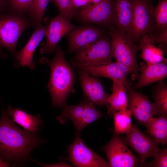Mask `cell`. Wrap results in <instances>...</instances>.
Instances as JSON below:
<instances>
[{"instance_id": "6", "label": "cell", "mask_w": 167, "mask_h": 167, "mask_svg": "<svg viewBox=\"0 0 167 167\" xmlns=\"http://www.w3.org/2000/svg\"><path fill=\"white\" fill-rule=\"evenodd\" d=\"M62 109V113L56 117V119L63 124L68 119H70L75 128L76 135H80L86 126L104 116L86 99L76 105L66 104Z\"/></svg>"}, {"instance_id": "12", "label": "cell", "mask_w": 167, "mask_h": 167, "mask_svg": "<svg viewBox=\"0 0 167 167\" xmlns=\"http://www.w3.org/2000/svg\"><path fill=\"white\" fill-rule=\"evenodd\" d=\"M126 90L128 102V109L138 123L146 127L151 119L158 115L153 104L150 102L148 96L136 91L131 86L126 88Z\"/></svg>"}, {"instance_id": "31", "label": "cell", "mask_w": 167, "mask_h": 167, "mask_svg": "<svg viewBox=\"0 0 167 167\" xmlns=\"http://www.w3.org/2000/svg\"><path fill=\"white\" fill-rule=\"evenodd\" d=\"M149 34L151 41L154 45L158 43H161L166 45L167 30L162 33L158 35H154L152 33H149Z\"/></svg>"}, {"instance_id": "14", "label": "cell", "mask_w": 167, "mask_h": 167, "mask_svg": "<svg viewBox=\"0 0 167 167\" xmlns=\"http://www.w3.org/2000/svg\"><path fill=\"white\" fill-rule=\"evenodd\" d=\"M78 70L85 72L95 77L101 76L111 80L121 82L126 88L131 86L132 83L128 79L131 74L129 70L125 65L116 61L107 64L98 65L73 64Z\"/></svg>"}, {"instance_id": "22", "label": "cell", "mask_w": 167, "mask_h": 167, "mask_svg": "<svg viewBox=\"0 0 167 167\" xmlns=\"http://www.w3.org/2000/svg\"><path fill=\"white\" fill-rule=\"evenodd\" d=\"M138 42L141 51L140 56L146 63H156L164 60V51L161 48L155 46L149 34L143 36Z\"/></svg>"}, {"instance_id": "11", "label": "cell", "mask_w": 167, "mask_h": 167, "mask_svg": "<svg viewBox=\"0 0 167 167\" xmlns=\"http://www.w3.org/2000/svg\"><path fill=\"white\" fill-rule=\"evenodd\" d=\"M68 160L75 167H108L107 161L92 150L76 135L68 148Z\"/></svg>"}, {"instance_id": "9", "label": "cell", "mask_w": 167, "mask_h": 167, "mask_svg": "<svg viewBox=\"0 0 167 167\" xmlns=\"http://www.w3.org/2000/svg\"><path fill=\"white\" fill-rule=\"evenodd\" d=\"M119 135L114 133L109 141L101 148L109 167L138 166L139 164L138 157L129 149Z\"/></svg>"}, {"instance_id": "17", "label": "cell", "mask_w": 167, "mask_h": 167, "mask_svg": "<svg viewBox=\"0 0 167 167\" xmlns=\"http://www.w3.org/2000/svg\"><path fill=\"white\" fill-rule=\"evenodd\" d=\"M167 59L156 63L142 62L139 66L140 74L133 88L139 89L163 81L167 76Z\"/></svg>"}, {"instance_id": "21", "label": "cell", "mask_w": 167, "mask_h": 167, "mask_svg": "<svg viewBox=\"0 0 167 167\" xmlns=\"http://www.w3.org/2000/svg\"><path fill=\"white\" fill-rule=\"evenodd\" d=\"M6 111L15 123L29 131L36 133L39 127L42 123L39 115H32L19 108L9 105Z\"/></svg>"}, {"instance_id": "4", "label": "cell", "mask_w": 167, "mask_h": 167, "mask_svg": "<svg viewBox=\"0 0 167 167\" xmlns=\"http://www.w3.org/2000/svg\"><path fill=\"white\" fill-rule=\"evenodd\" d=\"M32 26V23L27 15L9 12L0 13V46L7 49L15 58L20 36Z\"/></svg>"}, {"instance_id": "34", "label": "cell", "mask_w": 167, "mask_h": 167, "mask_svg": "<svg viewBox=\"0 0 167 167\" xmlns=\"http://www.w3.org/2000/svg\"><path fill=\"white\" fill-rule=\"evenodd\" d=\"M9 163L4 161L0 158V167H7L10 165Z\"/></svg>"}, {"instance_id": "36", "label": "cell", "mask_w": 167, "mask_h": 167, "mask_svg": "<svg viewBox=\"0 0 167 167\" xmlns=\"http://www.w3.org/2000/svg\"><path fill=\"white\" fill-rule=\"evenodd\" d=\"M91 4H95L98 3L101 0H89Z\"/></svg>"}, {"instance_id": "32", "label": "cell", "mask_w": 167, "mask_h": 167, "mask_svg": "<svg viewBox=\"0 0 167 167\" xmlns=\"http://www.w3.org/2000/svg\"><path fill=\"white\" fill-rule=\"evenodd\" d=\"M71 2L74 13L79 9L91 4L89 0H71Z\"/></svg>"}, {"instance_id": "1", "label": "cell", "mask_w": 167, "mask_h": 167, "mask_svg": "<svg viewBox=\"0 0 167 167\" xmlns=\"http://www.w3.org/2000/svg\"><path fill=\"white\" fill-rule=\"evenodd\" d=\"M44 141L37 133L17 126L2 106L0 118V158L4 161L21 164L29 159L32 152Z\"/></svg>"}, {"instance_id": "30", "label": "cell", "mask_w": 167, "mask_h": 167, "mask_svg": "<svg viewBox=\"0 0 167 167\" xmlns=\"http://www.w3.org/2000/svg\"><path fill=\"white\" fill-rule=\"evenodd\" d=\"M154 159L149 163L145 164L143 166L151 167H167V149L164 147L153 157Z\"/></svg>"}, {"instance_id": "16", "label": "cell", "mask_w": 167, "mask_h": 167, "mask_svg": "<svg viewBox=\"0 0 167 167\" xmlns=\"http://www.w3.org/2000/svg\"><path fill=\"white\" fill-rule=\"evenodd\" d=\"M79 80L86 99L99 106H107V94L100 80L83 71L78 70Z\"/></svg>"}, {"instance_id": "13", "label": "cell", "mask_w": 167, "mask_h": 167, "mask_svg": "<svg viewBox=\"0 0 167 167\" xmlns=\"http://www.w3.org/2000/svg\"><path fill=\"white\" fill-rule=\"evenodd\" d=\"M106 34L105 29L93 24L75 26L66 35L68 41V51L75 53Z\"/></svg>"}, {"instance_id": "2", "label": "cell", "mask_w": 167, "mask_h": 167, "mask_svg": "<svg viewBox=\"0 0 167 167\" xmlns=\"http://www.w3.org/2000/svg\"><path fill=\"white\" fill-rule=\"evenodd\" d=\"M55 55L52 60L42 57L38 62L48 65L50 70V77L47 88L52 99V105L62 108L66 104L67 98L74 93L75 74L73 68L66 59L65 52L57 46Z\"/></svg>"}, {"instance_id": "3", "label": "cell", "mask_w": 167, "mask_h": 167, "mask_svg": "<svg viewBox=\"0 0 167 167\" xmlns=\"http://www.w3.org/2000/svg\"><path fill=\"white\" fill-rule=\"evenodd\" d=\"M107 29L106 33L111 40L113 57L116 61L129 70L132 80L137 79L139 76L136 57L137 53L139 50V45L134 42L126 32L119 30L114 25Z\"/></svg>"}, {"instance_id": "5", "label": "cell", "mask_w": 167, "mask_h": 167, "mask_svg": "<svg viewBox=\"0 0 167 167\" xmlns=\"http://www.w3.org/2000/svg\"><path fill=\"white\" fill-rule=\"evenodd\" d=\"M132 19L126 33L135 43L138 42L143 36L155 31L153 19L154 7L151 0H131Z\"/></svg>"}, {"instance_id": "20", "label": "cell", "mask_w": 167, "mask_h": 167, "mask_svg": "<svg viewBox=\"0 0 167 167\" xmlns=\"http://www.w3.org/2000/svg\"><path fill=\"white\" fill-rule=\"evenodd\" d=\"M113 92L109 95L107 102V114L109 117L116 112L125 110L128 106V99L126 88L120 81L113 80Z\"/></svg>"}, {"instance_id": "18", "label": "cell", "mask_w": 167, "mask_h": 167, "mask_svg": "<svg viewBox=\"0 0 167 167\" xmlns=\"http://www.w3.org/2000/svg\"><path fill=\"white\" fill-rule=\"evenodd\" d=\"M48 24L41 25L35 28V30L31 35L25 46L16 53L15 58L16 59V67L28 66L31 69L35 66L33 58L34 52L42 39Z\"/></svg>"}, {"instance_id": "28", "label": "cell", "mask_w": 167, "mask_h": 167, "mask_svg": "<svg viewBox=\"0 0 167 167\" xmlns=\"http://www.w3.org/2000/svg\"><path fill=\"white\" fill-rule=\"evenodd\" d=\"M8 12L27 15L33 0H7Z\"/></svg>"}, {"instance_id": "35", "label": "cell", "mask_w": 167, "mask_h": 167, "mask_svg": "<svg viewBox=\"0 0 167 167\" xmlns=\"http://www.w3.org/2000/svg\"><path fill=\"white\" fill-rule=\"evenodd\" d=\"M2 48L0 46V58H6L7 57V55L3 53L2 50Z\"/></svg>"}, {"instance_id": "10", "label": "cell", "mask_w": 167, "mask_h": 167, "mask_svg": "<svg viewBox=\"0 0 167 167\" xmlns=\"http://www.w3.org/2000/svg\"><path fill=\"white\" fill-rule=\"evenodd\" d=\"M122 139L137 153L141 166L148 157H153L161 149L159 142L143 133L133 123L129 131Z\"/></svg>"}, {"instance_id": "15", "label": "cell", "mask_w": 167, "mask_h": 167, "mask_svg": "<svg viewBox=\"0 0 167 167\" xmlns=\"http://www.w3.org/2000/svg\"><path fill=\"white\" fill-rule=\"evenodd\" d=\"M75 26L59 14L53 18L48 24L45 32L46 41L41 45V54L54 52L62 37Z\"/></svg>"}, {"instance_id": "26", "label": "cell", "mask_w": 167, "mask_h": 167, "mask_svg": "<svg viewBox=\"0 0 167 167\" xmlns=\"http://www.w3.org/2000/svg\"><path fill=\"white\" fill-rule=\"evenodd\" d=\"M114 124V133L119 135L126 134L132 124L131 114L128 109L116 112L112 115Z\"/></svg>"}, {"instance_id": "23", "label": "cell", "mask_w": 167, "mask_h": 167, "mask_svg": "<svg viewBox=\"0 0 167 167\" xmlns=\"http://www.w3.org/2000/svg\"><path fill=\"white\" fill-rule=\"evenodd\" d=\"M146 132L163 146L167 142V113L152 117L147 127Z\"/></svg>"}, {"instance_id": "24", "label": "cell", "mask_w": 167, "mask_h": 167, "mask_svg": "<svg viewBox=\"0 0 167 167\" xmlns=\"http://www.w3.org/2000/svg\"><path fill=\"white\" fill-rule=\"evenodd\" d=\"M158 83L152 88L153 104L158 115L167 113V86L163 80Z\"/></svg>"}, {"instance_id": "25", "label": "cell", "mask_w": 167, "mask_h": 167, "mask_svg": "<svg viewBox=\"0 0 167 167\" xmlns=\"http://www.w3.org/2000/svg\"><path fill=\"white\" fill-rule=\"evenodd\" d=\"M153 19L155 31L157 32L156 35L161 34L167 30V0H159L154 7Z\"/></svg>"}, {"instance_id": "8", "label": "cell", "mask_w": 167, "mask_h": 167, "mask_svg": "<svg viewBox=\"0 0 167 167\" xmlns=\"http://www.w3.org/2000/svg\"><path fill=\"white\" fill-rule=\"evenodd\" d=\"M114 0H101L79 9L76 15L81 22L107 29L114 25Z\"/></svg>"}, {"instance_id": "27", "label": "cell", "mask_w": 167, "mask_h": 167, "mask_svg": "<svg viewBox=\"0 0 167 167\" xmlns=\"http://www.w3.org/2000/svg\"><path fill=\"white\" fill-rule=\"evenodd\" d=\"M50 1V0H33L27 16L35 28L42 25L43 17Z\"/></svg>"}, {"instance_id": "33", "label": "cell", "mask_w": 167, "mask_h": 167, "mask_svg": "<svg viewBox=\"0 0 167 167\" xmlns=\"http://www.w3.org/2000/svg\"><path fill=\"white\" fill-rule=\"evenodd\" d=\"M7 11V0H0V13Z\"/></svg>"}, {"instance_id": "7", "label": "cell", "mask_w": 167, "mask_h": 167, "mask_svg": "<svg viewBox=\"0 0 167 167\" xmlns=\"http://www.w3.org/2000/svg\"><path fill=\"white\" fill-rule=\"evenodd\" d=\"M75 53L71 61L72 65H98L109 63L113 57L110 38L106 34Z\"/></svg>"}, {"instance_id": "29", "label": "cell", "mask_w": 167, "mask_h": 167, "mask_svg": "<svg viewBox=\"0 0 167 167\" xmlns=\"http://www.w3.org/2000/svg\"><path fill=\"white\" fill-rule=\"evenodd\" d=\"M54 3L59 14L70 21L74 12L72 9L71 0H50Z\"/></svg>"}, {"instance_id": "19", "label": "cell", "mask_w": 167, "mask_h": 167, "mask_svg": "<svg viewBox=\"0 0 167 167\" xmlns=\"http://www.w3.org/2000/svg\"><path fill=\"white\" fill-rule=\"evenodd\" d=\"M113 23L119 30L127 32L131 23L133 5L131 0H114Z\"/></svg>"}]
</instances>
